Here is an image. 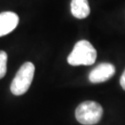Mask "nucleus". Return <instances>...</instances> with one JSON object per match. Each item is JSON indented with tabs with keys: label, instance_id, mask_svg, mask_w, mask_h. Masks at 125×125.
<instances>
[{
	"label": "nucleus",
	"instance_id": "39448f33",
	"mask_svg": "<svg viewBox=\"0 0 125 125\" xmlns=\"http://www.w3.org/2000/svg\"><path fill=\"white\" fill-rule=\"evenodd\" d=\"M19 16L11 11L0 13V37L9 34L17 27Z\"/></svg>",
	"mask_w": 125,
	"mask_h": 125
},
{
	"label": "nucleus",
	"instance_id": "423d86ee",
	"mask_svg": "<svg viewBox=\"0 0 125 125\" xmlns=\"http://www.w3.org/2000/svg\"><path fill=\"white\" fill-rule=\"evenodd\" d=\"M72 14L77 19H84L90 14L88 0H72L71 3Z\"/></svg>",
	"mask_w": 125,
	"mask_h": 125
},
{
	"label": "nucleus",
	"instance_id": "0eeeda50",
	"mask_svg": "<svg viewBox=\"0 0 125 125\" xmlns=\"http://www.w3.org/2000/svg\"><path fill=\"white\" fill-rule=\"evenodd\" d=\"M7 61L8 55L5 51H0V79H2L7 73Z\"/></svg>",
	"mask_w": 125,
	"mask_h": 125
},
{
	"label": "nucleus",
	"instance_id": "6e6552de",
	"mask_svg": "<svg viewBox=\"0 0 125 125\" xmlns=\"http://www.w3.org/2000/svg\"><path fill=\"white\" fill-rule=\"evenodd\" d=\"M120 83H121V87L123 88V90H125V70H124V72H123V73H122V75H121Z\"/></svg>",
	"mask_w": 125,
	"mask_h": 125
},
{
	"label": "nucleus",
	"instance_id": "f257e3e1",
	"mask_svg": "<svg viewBox=\"0 0 125 125\" xmlns=\"http://www.w3.org/2000/svg\"><path fill=\"white\" fill-rule=\"evenodd\" d=\"M96 59V50L86 40L79 41L68 57V63L72 66L92 65Z\"/></svg>",
	"mask_w": 125,
	"mask_h": 125
},
{
	"label": "nucleus",
	"instance_id": "f03ea898",
	"mask_svg": "<svg viewBox=\"0 0 125 125\" xmlns=\"http://www.w3.org/2000/svg\"><path fill=\"white\" fill-rule=\"evenodd\" d=\"M103 116V107L94 101H85L80 104L75 110L76 120L83 125L98 123Z\"/></svg>",
	"mask_w": 125,
	"mask_h": 125
},
{
	"label": "nucleus",
	"instance_id": "7ed1b4c3",
	"mask_svg": "<svg viewBox=\"0 0 125 125\" xmlns=\"http://www.w3.org/2000/svg\"><path fill=\"white\" fill-rule=\"evenodd\" d=\"M35 68L31 62H25L20 68L17 74L13 79L10 91L15 95H21L29 90L33 79Z\"/></svg>",
	"mask_w": 125,
	"mask_h": 125
},
{
	"label": "nucleus",
	"instance_id": "20e7f679",
	"mask_svg": "<svg viewBox=\"0 0 125 125\" xmlns=\"http://www.w3.org/2000/svg\"><path fill=\"white\" fill-rule=\"evenodd\" d=\"M115 73V67L110 63H102L90 72L89 81L93 83H104L109 80Z\"/></svg>",
	"mask_w": 125,
	"mask_h": 125
}]
</instances>
